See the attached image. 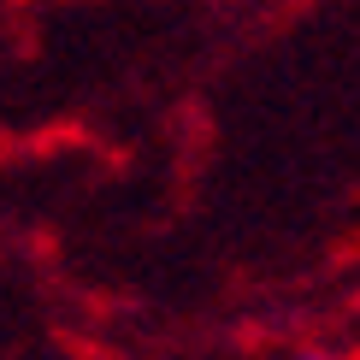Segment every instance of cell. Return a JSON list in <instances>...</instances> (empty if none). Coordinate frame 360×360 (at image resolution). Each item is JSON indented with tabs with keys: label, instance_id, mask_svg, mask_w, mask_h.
<instances>
[{
	"label": "cell",
	"instance_id": "obj_1",
	"mask_svg": "<svg viewBox=\"0 0 360 360\" xmlns=\"http://www.w3.org/2000/svg\"><path fill=\"white\" fill-rule=\"evenodd\" d=\"M307 360H325V354H307Z\"/></svg>",
	"mask_w": 360,
	"mask_h": 360
}]
</instances>
